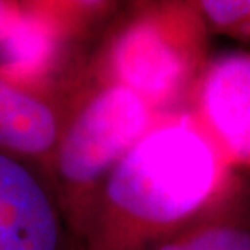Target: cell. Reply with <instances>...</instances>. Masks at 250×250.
I'll list each match as a JSON object with an SVG mask.
<instances>
[{
	"label": "cell",
	"instance_id": "1",
	"mask_svg": "<svg viewBox=\"0 0 250 250\" xmlns=\"http://www.w3.org/2000/svg\"><path fill=\"white\" fill-rule=\"evenodd\" d=\"M236 174L187 107L159 114L104 182L82 250H151Z\"/></svg>",
	"mask_w": 250,
	"mask_h": 250
},
{
	"label": "cell",
	"instance_id": "9",
	"mask_svg": "<svg viewBox=\"0 0 250 250\" xmlns=\"http://www.w3.org/2000/svg\"><path fill=\"white\" fill-rule=\"evenodd\" d=\"M23 10V0H0V46L17 24Z\"/></svg>",
	"mask_w": 250,
	"mask_h": 250
},
{
	"label": "cell",
	"instance_id": "5",
	"mask_svg": "<svg viewBox=\"0 0 250 250\" xmlns=\"http://www.w3.org/2000/svg\"><path fill=\"white\" fill-rule=\"evenodd\" d=\"M187 109L229 166L250 174V52L209 59Z\"/></svg>",
	"mask_w": 250,
	"mask_h": 250
},
{
	"label": "cell",
	"instance_id": "6",
	"mask_svg": "<svg viewBox=\"0 0 250 250\" xmlns=\"http://www.w3.org/2000/svg\"><path fill=\"white\" fill-rule=\"evenodd\" d=\"M63 112L65 93L28 86L0 72V149L33 164L47 179Z\"/></svg>",
	"mask_w": 250,
	"mask_h": 250
},
{
	"label": "cell",
	"instance_id": "2",
	"mask_svg": "<svg viewBox=\"0 0 250 250\" xmlns=\"http://www.w3.org/2000/svg\"><path fill=\"white\" fill-rule=\"evenodd\" d=\"M209 36L195 0L128 2L104 28L86 63L154 112H171L188 106L211 59Z\"/></svg>",
	"mask_w": 250,
	"mask_h": 250
},
{
	"label": "cell",
	"instance_id": "4",
	"mask_svg": "<svg viewBox=\"0 0 250 250\" xmlns=\"http://www.w3.org/2000/svg\"><path fill=\"white\" fill-rule=\"evenodd\" d=\"M0 250H82L46 174L2 149Z\"/></svg>",
	"mask_w": 250,
	"mask_h": 250
},
{
	"label": "cell",
	"instance_id": "3",
	"mask_svg": "<svg viewBox=\"0 0 250 250\" xmlns=\"http://www.w3.org/2000/svg\"><path fill=\"white\" fill-rule=\"evenodd\" d=\"M158 116L137 94L96 77L86 61L68 82L49 179L80 247L109 174Z\"/></svg>",
	"mask_w": 250,
	"mask_h": 250
},
{
	"label": "cell",
	"instance_id": "7",
	"mask_svg": "<svg viewBox=\"0 0 250 250\" xmlns=\"http://www.w3.org/2000/svg\"><path fill=\"white\" fill-rule=\"evenodd\" d=\"M151 250H250V176L237 172L203 211Z\"/></svg>",
	"mask_w": 250,
	"mask_h": 250
},
{
	"label": "cell",
	"instance_id": "8",
	"mask_svg": "<svg viewBox=\"0 0 250 250\" xmlns=\"http://www.w3.org/2000/svg\"><path fill=\"white\" fill-rule=\"evenodd\" d=\"M209 34L250 42V0H195Z\"/></svg>",
	"mask_w": 250,
	"mask_h": 250
}]
</instances>
